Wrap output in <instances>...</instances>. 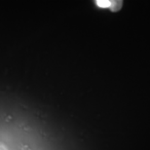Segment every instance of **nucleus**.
Instances as JSON below:
<instances>
[{
	"label": "nucleus",
	"instance_id": "obj_1",
	"mask_svg": "<svg viewBox=\"0 0 150 150\" xmlns=\"http://www.w3.org/2000/svg\"><path fill=\"white\" fill-rule=\"evenodd\" d=\"M122 6H123V1H121V0H113L111 7L109 9L112 12H118L122 8Z\"/></svg>",
	"mask_w": 150,
	"mask_h": 150
},
{
	"label": "nucleus",
	"instance_id": "obj_2",
	"mask_svg": "<svg viewBox=\"0 0 150 150\" xmlns=\"http://www.w3.org/2000/svg\"><path fill=\"white\" fill-rule=\"evenodd\" d=\"M95 3L98 6V7L110 8L111 7L112 1H109V0H97V1H95Z\"/></svg>",
	"mask_w": 150,
	"mask_h": 150
}]
</instances>
